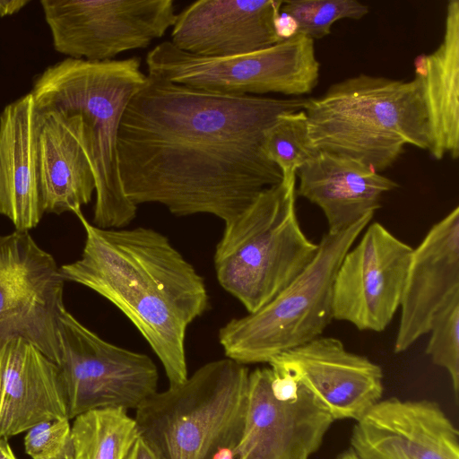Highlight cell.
Segmentation results:
<instances>
[{
  "label": "cell",
  "mask_w": 459,
  "mask_h": 459,
  "mask_svg": "<svg viewBox=\"0 0 459 459\" xmlns=\"http://www.w3.org/2000/svg\"><path fill=\"white\" fill-rule=\"evenodd\" d=\"M307 98L230 95L147 74L121 120V182L134 204L155 203L178 216L212 214L229 222L281 172L262 150L276 117Z\"/></svg>",
  "instance_id": "1"
},
{
  "label": "cell",
  "mask_w": 459,
  "mask_h": 459,
  "mask_svg": "<svg viewBox=\"0 0 459 459\" xmlns=\"http://www.w3.org/2000/svg\"><path fill=\"white\" fill-rule=\"evenodd\" d=\"M40 123L30 92L0 113V213L19 231L36 228L44 214L38 156Z\"/></svg>",
  "instance_id": "20"
},
{
  "label": "cell",
  "mask_w": 459,
  "mask_h": 459,
  "mask_svg": "<svg viewBox=\"0 0 459 459\" xmlns=\"http://www.w3.org/2000/svg\"><path fill=\"white\" fill-rule=\"evenodd\" d=\"M40 4L55 50L93 62L147 48L177 17L173 0H40Z\"/></svg>",
  "instance_id": "10"
},
{
  "label": "cell",
  "mask_w": 459,
  "mask_h": 459,
  "mask_svg": "<svg viewBox=\"0 0 459 459\" xmlns=\"http://www.w3.org/2000/svg\"><path fill=\"white\" fill-rule=\"evenodd\" d=\"M335 459H359L354 451L350 447L340 453Z\"/></svg>",
  "instance_id": "33"
},
{
  "label": "cell",
  "mask_w": 459,
  "mask_h": 459,
  "mask_svg": "<svg viewBox=\"0 0 459 459\" xmlns=\"http://www.w3.org/2000/svg\"><path fill=\"white\" fill-rule=\"evenodd\" d=\"M316 152L344 155L382 171L407 144L431 146L422 80H395L364 74L332 84L304 106Z\"/></svg>",
  "instance_id": "4"
},
{
  "label": "cell",
  "mask_w": 459,
  "mask_h": 459,
  "mask_svg": "<svg viewBox=\"0 0 459 459\" xmlns=\"http://www.w3.org/2000/svg\"><path fill=\"white\" fill-rule=\"evenodd\" d=\"M126 459H158L147 443L139 436Z\"/></svg>",
  "instance_id": "29"
},
{
  "label": "cell",
  "mask_w": 459,
  "mask_h": 459,
  "mask_svg": "<svg viewBox=\"0 0 459 459\" xmlns=\"http://www.w3.org/2000/svg\"><path fill=\"white\" fill-rule=\"evenodd\" d=\"M248 368L229 358L208 362L182 384L156 392L137 409L140 437L158 459H214L238 444Z\"/></svg>",
  "instance_id": "5"
},
{
  "label": "cell",
  "mask_w": 459,
  "mask_h": 459,
  "mask_svg": "<svg viewBox=\"0 0 459 459\" xmlns=\"http://www.w3.org/2000/svg\"><path fill=\"white\" fill-rule=\"evenodd\" d=\"M359 459H459V432L430 400H379L353 426Z\"/></svg>",
  "instance_id": "14"
},
{
  "label": "cell",
  "mask_w": 459,
  "mask_h": 459,
  "mask_svg": "<svg viewBox=\"0 0 459 459\" xmlns=\"http://www.w3.org/2000/svg\"><path fill=\"white\" fill-rule=\"evenodd\" d=\"M71 434L68 417L40 422L24 437V448L31 459H66Z\"/></svg>",
  "instance_id": "27"
},
{
  "label": "cell",
  "mask_w": 459,
  "mask_h": 459,
  "mask_svg": "<svg viewBox=\"0 0 459 459\" xmlns=\"http://www.w3.org/2000/svg\"><path fill=\"white\" fill-rule=\"evenodd\" d=\"M81 257L60 267L65 281L83 285L117 307L161 362L169 386L188 377L185 340L208 307L203 277L163 234L150 228L102 229L82 212Z\"/></svg>",
  "instance_id": "2"
},
{
  "label": "cell",
  "mask_w": 459,
  "mask_h": 459,
  "mask_svg": "<svg viewBox=\"0 0 459 459\" xmlns=\"http://www.w3.org/2000/svg\"><path fill=\"white\" fill-rule=\"evenodd\" d=\"M65 281L29 231L0 236V343L21 338L56 364Z\"/></svg>",
  "instance_id": "11"
},
{
  "label": "cell",
  "mask_w": 459,
  "mask_h": 459,
  "mask_svg": "<svg viewBox=\"0 0 459 459\" xmlns=\"http://www.w3.org/2000/svg\"><path fill=\"white\" fill-rule=\"evenodd\" d=\"M271 377V368L249 373L244 428L234 452L240 459H308L334 420L301 385L294 397H277Z\"/></svg>",
  "instance_id": "13"
},
{
  "label": "cell",
  "mask_w": 459,
  "mask_h": 459,
  "mask_svg": "<svg viewBox=\"0 0 459 459\" xmlns=\"http://www.w3.org/2000/svg\"><path fill=\"white\" fill-rule=\"evenodd\" d=\"M415 76L423 82L431 146L435 160L459 155V1L446 6L445 33L438 48L414 61Z\"/></svg>",
  "instance_id": "22"
},
{
  "label": "cell",
  "mask_w": 459,
  "mask_h": 459,
  "mask_svg": "<svg viewBox=\"0 0 459 459\" xmlns=\"http://www.w3.org/2000/svg\"><path fill=\"white\" fill-rule=\"evenodd\" d=\"M214 459H240L234 452V448H226L220 451Z\"/></svg>",
  "instance_id": "32"
},
{
  "label": "cell",
  "mask_w": 459,
  "mask_h": 459,
  "mask_svg": "<svg viewBox=\"0 0 459 459\" xmlns=\"http://www.w3.org/2000/svg\"><path fill=\"white\" fill-rule=\"evenodd\" d=\"M296 186L264 189L239 215L224 223L214 267L220 285L255 313L291 283L312 262L318 244L302 231Z\"/></svg>",
  "instance_id": "6"
},
{
  "label": "cell",
  "mask_w": 459,
  "mask_h": 459,
  "mask_svg": "<svg viewBox=\"0 0 459 459\" xmlns=\"http://www.w3.org/2000/svg\"><path fill=\"white\" fill-rule=\"evenodd\" d=\"M369 215L339 233L326 232L307 267L258 311L219 331L227 358L240 364L273 358L321 336L332 322L333 284L345 254L369 224Z\"/></svg>",
  "instance_id": "7"
},
{
  "label": "cell",
  "mask_w": 459,
  "mask_h": 459,
  "mask_svg": "<svg viewBox=\"0 0 459 459\" xmlns=\"http://www.w3.org/2000/svg\"><path fill=\"white\" fill-rule=\"evenodd\" d=\"M262 150L281 170V182L296 186L297 171L316 152L310 144L304 109L279 115L264 132Z\"/></svg>",
  "instance_id": "24"
},
{
  "label": "cell",
  "mask_w": 459,
  "mask_h": 459,
  "mask_svg": "<svg viewBox=\"0 0 459 459\" xmlns=\"http://www.w3.org/2000/svg\"><path fill=\"white\" fill-rule=\"evenodd\" d=\"M296 194L317 205L329 233L342 232L381 207L382 195L399 184L352 158L316 152L297 171Z\"/></svg>",
  "instance_id": "19"
},
{
  "label": "cell",
  "mask_w": 459,
  "mask_h": 459,
  "mask_svg": "<svg viewBox=\"0 0 459 459\" xmlns=\"http://www.w3.org/2000/svg\"><path fill=\"white\" fill-rule=\"evenodd\" d=\"M274 28L281 40L294 37L298 34L299 30L296 20L291 15L281 11L274 21Z\"/></svg>",
  "instance_id": "28"
},
{
  "label": "cell",
  "mask_w": 459,
  "mask_h": 459,
  "mask_svg": "<svg viewBox=\"0 0 459 459\" xmlns=\"http://www.w3.org/2000/svg\"><path fill=\"white\" fill-rule=\"evenodd\" d=\"M269 365L291 374L334 420L357 421L381 399L384 391L381 367L347 351L334 337L319 336L278 355Z\"/></svg>",
  "instance_id": "15"
},
{
  "label": "cell",
  "mask_w": 459,
  "mask_h": 459,
  "mask_svg": "<svg viewBox=\"0 0 459 459\" xmlns=\"http://www.w3.org/2000/svg\"><path fill=\"white\" fill-rule=\"evenodd\" d=\"M281 12L298 22V34L322 39L331 33L332 25L342 19L359 20L368 13V6L355 0L283 1Z\"/></svg>",
  "instance_id": "25"
},
{
  "label": "cell",
  "mask_w": 459,
  "mask_h": 459,
  "mask_svg": "<svg viewBox=\"0 0 459 459\" xmlns=\"http://www.w3.org/2000/svg\"><path fill=\"white\" fill-rule=\"evenodd\" d=\"M456 293H459L458 206L435 223L412 249L394 351H407L427 334L435 315Z\"/></svg>",
  "instance_id": "17"
},
{
  "label": "cell",
  "mask_w": 459,
  "mask_h": 459,
  "mask_svg": "<svg viewBox=\"0 0 459 459\" xmlns=\"http://www.w3.org/2000/svg\"><path fill=\"white\" fill-rule=\"evenodd\" d=\"M29 3L30 0H0V17L15 14Z\"/></svg>",
  "instance_id": "30"
},
{
  "label": "cell",
  "mask_w": 459,
  "mask_h": 459,
  "mask_svg": "<svg viewBox=\"0 0 459 459\" xmlns=\"http://www.w3.org/2000/svg\"><path fill=\"white\" fill-rule=\"evenodd\" d=\"M39 115L38 156L43 212L76 214L95 193L92 168L82 142L80 117L58 111Z\"/></svg>",
  "instance_id": "21"
},
{
  "label": "cell",
  "mask_w": 459,
  "mask_h": 459,
  "mask_svg": "<svg viewBox=\"0 0 459 459\" xmlns=\"http://www.w3.org/2000/svg\"><path fill=\"white\" fill-rule=\"evenodd\" d=\"M146 79L136 56L97 62L66 57L39 74L30 91L39 113L80 117L82 142L95 178L93 225L99 228L118 229L136 215L137 206L121 182L117 137L124 112Z\"/></svg>",
  "instance_id": "3"
},
{
  "label": "cell",
  "mask_w": 459,
  "mask_h": 459,
  "mask_svg": "<svg viewBox=\"0 0 459 459\" xmlns=\"http://www.w3.org/2000/svg\"><path fill=\"white\" fill-rule=\"evenodd\" d=\"M148 75L197 90L230 95L310 93L319 78L314 39L303 34L269 48L228 57H206L170 41L146 55Z\"/></svg>",
  "instance_id": "8"
},
{
  "label": "cell",
  "mask_w": 459,
  "mask_h": 459,
  "mask_svg": "<svg viewBox=\"0 0 459 459\" xmlns=\"http://www.w3.org/2000/svg\"><path fill=\"white\" fill-rule=\"evenodd\" d=\"M412 249L379 222L368 224L336 272L333 318L384 331L400 307Z\"/></svg>",
  "instance_id": "12"
},
{
  "label": "cell",
  "mask_w": 459,
  "mask_h": 459,
  "mask_svg": "<svg viewBox=\"0 0 459 459\" xmlns=\"http://www.w3.org/2000/svg\"><path fill=\"white\" fill-rule=\"evenodd\" d=\"M283 1L199 0L177 14L171 40L185 52L228 57L255 52L282 41L274 21Z\"/></svg>",
  "instance_id": "16"
},
{
  "label": "cell",
  "mask_w": 459,
  "mask_h": 459,
  "mask_svg": "<svg viewBox=\"0 0 459 459\" xmlns=\"http://www.w3.org/2000/svg\"><path fill=\"white\" fill-rule=\"evenodd\" d=\"M67 416L59 368L21 338L0 343V437Z\"/></svg>",
  "instance_id": "18"
},
{
  "label": "cell",
  "mask_w": 459,
  "mask_h": 459,
  "mask_svg": "<svg viewBox=\"0 0 459 459\" xmlns=\"http://www.w3.org/2000/svg\"><path fill=\"white\" fill-rule=\"evenodd\" d=\"M426 354L446 369L456 399L459 393V293L452 296L435 315L429 333Z\"/></svg>",
  "instance_id": "26"
},
{
  "label": "cell",
  "mask_w": 459,
  "mask_h": 459,
  "mask_svg": "<svg viewBox=\"0 0 459 459\" xmlns=\"http://www.w3.org/2000/svg\"><path fill=\"white\" fill-rule=\"evenodd\" d=\"M59 368L70 420L101 408L137 409L157 392L159 374L143 353L110 343L64 307L58 321Z\"/></svg>",
  "instance_id": "9"
},
{
  "label": "cell",
  "mask_w": 459,
  "mask_h": 459,
  "mask_svg": "<svg viewBox=\"0 0 459 459\" xmlns=\"http://www.w3.org/2000/svg\"><path fill=\"white\" fill-rule=\"evenodd\" d=\"M73 420L66 459H126L140 436L124 408L94 409Z\"/></svg>",
  "instance_id": "23"
},
{
  "label": "cell",
  "mask_w": 459,
  "mask_h": 459,
  "mask_svg": "<svg viewBox=\"0 0 459 459\" xmlns=\"http://www.w3.org/2000/svg\"><path fill=\"white\" fill-rule=\"evenodd\" d=\"M0 459H18L10 446L7 438L0 437Z\"/></svg>",
  "instance_id": "31"
}]
</instances>
